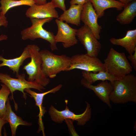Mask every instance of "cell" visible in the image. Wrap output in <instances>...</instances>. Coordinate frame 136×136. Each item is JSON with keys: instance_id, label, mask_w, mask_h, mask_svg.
I'll return each instance as SVG.
<instances>
[{"instance_id": "cell-1", "label": "cell", "mask_w": 136, "mask_h": 136, "mask_svg": "<svg viewBox=\"0 0 136 136\" xmlns=\"http://www.w3.org/2000/svg\"><path fill=\"white\" fill-rule=\"evenodd\" d=\"M113 90L110 96V101L115 104L129 102L136 103V77L129 74L115 80Z\"/></svg>"}, {"instance_id": "cell-2", "label": "cell", "mask_w": 136, "mask_h": 136, "mask_svg": "<svg viewBox=\"0 0 136 136\" xmlns=\"http://www.w3.org/2000/svg\"><path fill=\"white\" fill-rule=\"evenodd\" d=\"M41 57L42 71L47 77H55L62 71H66L71 64V57L66 55L55 54L47 50L40 51Z\"/></svg>"}, {"instance_id": "cell-3", "label": "cell", "mask_w": 136, "mask_h": 136, "mask_svg": "<svg viewBox=\"0 0 136 136\" xmlns=\"http://www.w3.org/2000/svg\"><path fill=\"white\" fill-rule=\"evenodd\" d=\"M27 46L30 54L31 60L24 66L23 69L28 75V80L45 87L49 83L50 80L42 69V61L40 48L34 44Z\"/></svg>"}, {"instance_id": "cell-4", "label": "cell", "mask_w": 136, "mask_h": 136, "mask_svg": "<svg viewBox=\"0 0 136 136\" xmlns=\"http://www.w3.org/2000/svg\"><path fill=\"white\" fill-rule=\"evenodd\" d=\"M104 63L106 70L117 79H121L132 72V67L125 54L111 48Z\"/></svg>"}, {"instance_id": "cell-5", "label": "cell", "mask_w": 136, "mask_h": 136, "mask_svg": "<svg viewBox=\"0 0 136 136\" xmlns=\"http://www.w3.org/2000/svg\"><path fill=\"white\" fill-rule=\"evenodd\" d=\"M53 19H30L31 25L21 31L22 39L24 40H30L34 41L38 38H41L50 43V47L52 50H57V43L55 41V35L53 33L47 30L43 27L45 23L50 22Z\"/></svg>"}, {"instance_id": "cell-6", "label": "cell", "mask_w": 136, "mask_h": 136, "mask_svg": "<svg viewBox=\"0 0 136 136\" xmlns=\"http://www.w3.org/2000/svg\"><path fill=\"white\" fill-rule=\"evenodd\" d=\"M75 69L95 73L106 71L104 63L99 58L86 53L75 54L71 57V64L66 71Z\"/></svg>"}, {"instance_id": "cell-7", "label": "cell", "mask_w": 136, "mask_h": 136, "mask_svg": "<svg viewBox=\"0 0 136 136\" xmlns=\"http://www.w3.org/2000/svg\"><path fill=\"white\" fill-rule=\"evenodd\" d=\"M17 78H12L8 74L0 73V82L6 85L12 94L10 99H13V93L16 90L22 92L24 97L26 98V94L24 92L25 89L33 88L41 92L45 89L44 87L36 83L26 80L24 74L19 75Z\"/></svg>"}, {"instance_id": "cell-8", "label": "cell", "mask_w": 136, "mask_h": 136, "mask_svg": "<svg viewBox=\"0 0 136 136\" xmlns=\"http://www.w3.org/2000/svg\"><path fill=\"white\" fill-rule=\"evenodd\" d=\"M87 106L85 111L80 114H76L70 110L67 105L65 110L59 111L52 106L49 109V113L51 119L58 123L62 122L64 120L71 119L76 121L78 125L83 126L90 120L91 115V109L90 104L86 102Z\"/></svg>"}, {"instance_id": "cell-9", "label": "cell", "mask_w": 136, "mask_h": 136, "mask_svg": "<svg viewBox=\"0 0 136 136\" xmlns=\"http://www.w3.org/2000/svg\"><path fill=\"white\" fill-rule=\"evenodd\" d=\"M76 36L86 50V54L90 56L97 57L101 45L90 28L84 25L77 29Z\"/></svg>"}, {"instance_id": "cell-10", "label": "cell", "mask_w": 136, "mask_h": 136, "mask_svg": "<svg viewBox=\"0 0 136 136\" xmlns=\"http://www.w3.org/2000/svg\"><path fill=\"white\" fill-rule=\"evenodd\" d=\"M57 26V31L55 35V40L57 43H62L64 47L68 48L78 43L76 37L77 29L73 28L68 24L57 19L55 20Z\"/></svg>"}, {"instance_id": "cell-11", "label": "cell", "mask_w": 136, "mask_h": 136, "mask_svg": "<svg viewBox=\"0 0 136 136\" xmlns=\"http://www.w3.org/2000/svg\"><path fill=\"white\" fill-rule=\"evenodd\" d=\"M98 16L92 4L89 1L83 6L81 20L84 25L91 29L95 38L100 39V34L102 27L98 22Z\"/></svg>"}, {"instance_id": "cell-12", "label": "cell", "mask_w": 136, "mask_h": 136, "mask_svg": "<svg viewBox=\"0 0 136 136\" xmlns=\"http://www.w3.org/2000/svg\"><path fill=\"white\" fill-rule=\"evenodd\" d=\"M29 7L25 14L30 19H57L59 17L56 8L51 2L42 5L35 4Z\"/></svg>"}, {"instance_id": "cell-13", "label": "cell", "mask_w": 136, "mask_h": 136, "mask_svg": "<svg viewBox=\"0 0 136 136\" xmlns=\"http://www.w3.org/2000/svg\"><path fill=\"white\" fill-rule=\"evenodd\" d=\"M81 84L86 88L92 90L102 101L111 108L110 96L113 89V84L108 80L102 81L96 85L88 83L83 78L80 81Z\"/></svg>"}, {"instance_id": "cell-14", "label": "cell", "mask_w": 136, "mask_h": 136, "mask_svg": "<svg viewBox=\"0 0 136 136\" xmlns=\"http://www.w3.org/2000/svg\"><path fill=\"white\" fill-rule=\"evenodd\" d=\"M62 87L61 84H59L51 89L45 92L38 93L31 90L30 89H25L24 91L29 94L35 99L36 105L38 106L39 109V113L38 116L39 117V131L42 130L43 134L45 135L44 127L42 121V117L44 116L46 110L43 106V101L44 96L49 93H54L59 91Z\"/></svg>"}, {"instance_id": "cell-15", "label": "cell", "mask_w": 136, "mask_h": 136, "mask_svg": "<svg viewBox=\"0 0 136 136\" xmlns=\"http://www.w3.org/2000/svg\"><path fill=\"white\" fill-rule=\"evenodd\" d=\"M110 41L114 45L124 48L129 55L132 54L136 48V29L128 30L123 37L119 39L112 38Z\"/></svg>"}, {"instance_id": "cell-16", "label": "cell", "mask_w": 136, "mask_h": 136, "mask_svg": "<svg viewBox=\"0 0 136 136\" xmlns=\"http://www.w3.org/2000/svg\"><path fill=\"white\" fill-rule=\"evenodd\" d=\"M30 54L27 46L24 48L21 55L18 57L10 59H6L0 55V67L6 66L8 67L14 73H16V77L19 75V69L24 61L27 59L30 58Z\"/></svg>"}, {"instance_id": "cell-17", "label": "cell", "mask_w": 136, "mask_h": 136, "mask_svg": "<svg viewBox=\"0 0 136 136\" xmlns=\"http://www.w3.org/2000/svg\"><path fill=\"white\" fill-rule=\"evenodd\" d=\"M83 6L78 5H71L69 8L63 12L57 18L67 23L75 25L77 26L81 24V16Z\"/></svg>"}, {"instance_id": "cell-18", "label": "cell", "mask_w": 136, "mask_h": 136, "mask_svg": "<svg viewBox=\"0 0 136 136\" xmlns=\"http://www.w3.org/2000/svg\"><path fill=\"white\" fill-rule=\"evenodd\" d=\"M98 18L105 14V11L114 8L118 10H122L125 5L119 1L115 0H90Z\"/></svg>"}, {"instance_id": "cell-19", "label": "cell", "mask_w": 136, "mask_h": 136, "mask_svg": "<svg viewBox=\"0 0 136 136\" xmlns=\"http://www.w3.org/2000/svg\"><path fill=\"white\" fill-rule=\"evenodd\" d=\"M3 119L9 122L13 136L15 135L16 129L19 125L29 126L31 125V123L23 120L21 118L17 115L13 111L9 98L6 102V111Z\"/></svg>"}, {"instance_id": "cell-20", "label": "cell", "mask_w": 136, "mask_h": 136, "mask_svg": "<svg viewBox=\"0 0 136 136\" xmlns=\"http://www.w3.org/2000/svg\"><path fill=\"white\" fill-rule=\"evenodd\" d=\"M136 16V0H133L125 5L122 11L116 17L120 24L125 25L131 23Z\"/></svg>"}, {"instance_id": "cell-21", "label": "cell", "mask_w": 136, "mask_h": 136, "mask_svg": "<svg viewBox=\"0 0 136 136\" xmlns=\"http://www.w3.org/2000/svg\"><path fill=\"white\" fill-rule=\"evenodd\" d=\"M82 75L83 78L91 84L98 80H108L113 84L114 81L117 79L106 71L96 73L83 71Z\"/></svg>"}, {"instance_id": "cell-22", "label": "cell", "mask_w": 136, "mask_h": 136, "mask_svg": "<svg viewBox=\"0 0 136 136\" xmlns=\"http://www.w3.org/2000/svg\"><path fill=\"white\" fill-rule=\"evenodd\" d=\"M0 15H5L9 10L17 6H30L34 4L33 0H0Z\"/></svg>"}, {"instance_id": "cell-23", "label": "cell", "mask_w": 136, "mask_h": 136, "mask_svg": "<svg viewBox=\"0 0 136 136\" xmlns=\"http://www.w3.org/2000/svg\"><path fill=\"white\" fill-rule=\"evenodd\" d=\"M0 89V118L3 119L6 109V103L11 92L5 84L1 85Z\"/></svg>"}, {"instance_id": "cell-24", "label": "cell", "mask_w": 136, "mask_h": 136, "mask_svg": "<svg viewBox=\"0 0 136 136\" xmlns=\"http://www.w3.org/2000/svg\"><path fill=\"white\" fill-rule=\"evenodd\" d=\"M65 0H51V1L55 8H58L63 11L66 10Z\"/></svg>"}, {"instance_id": "cell-25", "label": "cell", "mask_w": 136, "mask_h": 136, "mask_svg": "<svg viewBox=\"0 0 136 136\" xmlns=\"http://www.w3.org/2000/svg\"><path fill=\"white\" fill-rule=\"evenodd\" d=\"M133 54L129 55L128 58L130 61L134 70L136 71V48L134 50Z\"/></svg>"}, {"instance_id": "cell-26", "label": "cell", "mask_w": 136, "mask_h": 136, "mask_svg": "<svg viewBox=\"0 0 136 136\" xmlns=\"http://www.w3.org/2000/svg\"><path fill=\"white\" fill-rule=\"evenodd\" d=\"M8 25V21L5 15H0V27L1 26L7 27Z\"/></svg>"}, {"instance_id": "cell-27", "label": "cell", "mask_w": 136, "mask_h": 136, "mask_svg": "<svg viewBox=\"0 0 136 136\" xmlns=\"http://www.w3.org/2000/svg\"><path fill=\"white\" fill-rule=\"evenodd\" d=\"M89 1L90 0H71L70 4V5L76 4L83 6Z\"/></svg>"}, {"instance_id": "cell-28", "label": "cell", "mask_w": 136, "mask_h": 136, "mask_svg": "<svg viewBox=\"0 0 136 136\" xmlns=\"http://www.w3.org/2000/svg\"><path fill=\"white\" fill-rule=\"evenodd\" d=\"M8 122L7 121L0 118V136H2V129L3 126Z\"/></svg>"}, {"instance_id": "cell-29", "label": "cell", "mask_w": 136, "mask_h": 136, "mask_svg": "<svg viewBox=\"0 0 136 136\" xmlns=\"http://www.w3.org/2000/svg\"><path fill=\"white\" fill-rule=\"evenodd\" d=\"M35 4L37 5H42L45 4L47 2V0H33Z\"/></svg>"}, {"instance_id": "cell-30", "label": "cell", "mask_w": 136, "mask_h": 136, "mask_svg": "<svg viewBox=\"0 0 136 136\" xmlns=\"http://www.w3.org/2000/svg\"><path fill=\"white\" fill-rule=\"evenodd\" d=\"M8 37L6 35L4 34H2L0 35V41L4 40H7Z\"/></svg>"}, {"instance_id": "cell-31", "label": "cell", "mask_w": 136, "mask_h": 136, "mask_svg": "<svg viewBox=\"0 0 136 136\" xmlns=\"http://www.w3.org/2000/svg\"><path fill=\"white\" fill-rule=\"evenodd\" d=\"M123 4L126 5L133 0H118Z\"/></svg>"}]
</instances>
